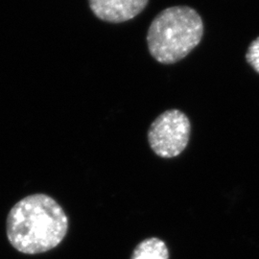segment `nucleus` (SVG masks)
Instances as JSON below:
<instances>
[{"label": "nucleus", "instance_id": "5", "mask_svg": "<svg viewBox=\"0 0 259 259\" xmlns=\"http://www.w3.org/2000/svg\"><path fill=\"white\" fill-rule=\"evenodd\" d=\"M130 259H169V250L161 239L151 237L139 243Z\"/></svg>", "mask_w": 259, "mask_h": 259}, {"label": "nucleus", "instance_id": "3", "mask_svg": "<svg viewBox=\"0 0 259 259\" xmlns=\"http://www.w3.org/2000/svg\"><path fill=\"white\" fill-rule=\"evenodd\" d=\"M190 131V121L183 111H164L157 116L149 128V145L158 157H177L186 148Z\"/></svg>", "mask_w": 259, "mask_h": 259}, {"label": "nucleus", "instance_id": "6", "mask_svg": "<svg viewBox=\"0 0 259 259\" xmlns=\"http://www.w3.org/2000/svg\"><path fill=\"white\" fill-rule=\"evenodd\" d=\"M246 60L249 65L259 73V37L251 41L246 53Z\"/></svg>", "mask_w": 259, "mask_h": 259}, {"label": "nucleus", "instance_id": "1", "mask_svg": "<svg viewBox=\"0 0 259 259\" xmlns=\"http://www.w3.org/2000/svg\"><path fill=\"white\" fill-rule=\"evenodd\" d=\"M68 218L52 197L29 195L10 210L6 232L10 244L24 254H38L53 250L65 239Z\"/></svg>", "mask_w": 259, "mask_h": 259}, {"label": "nucleus", "instance_id": "2", "mask_svg": "<svg viewBox=\"0 0 259 259\" xmlns=\"http://www.w3.org/2000/svg\"><path fill=\"white\" fill-rule=\"evenodd\" d=\"M203 35L204 22L196 10L170 7L161 11L149 27V52L160 64H175L201 42Z\"/></svg>", "mask_w": 259, "mask_h": 259}, {"label": "nucleus", "instance_id": "4", "mask_svg": "<svg viewBox=\"0 0 259 259\" xmlns=\"http://www.w3.org/2000/svg\"><path fill=\"white\" fill-rule=\"evenodd\" d=\"M93 14L103 21L121 23L139 16L149 0H89Z\"/></svg>", "mask_w": 259, "mask_h": 259}]
</instances>
